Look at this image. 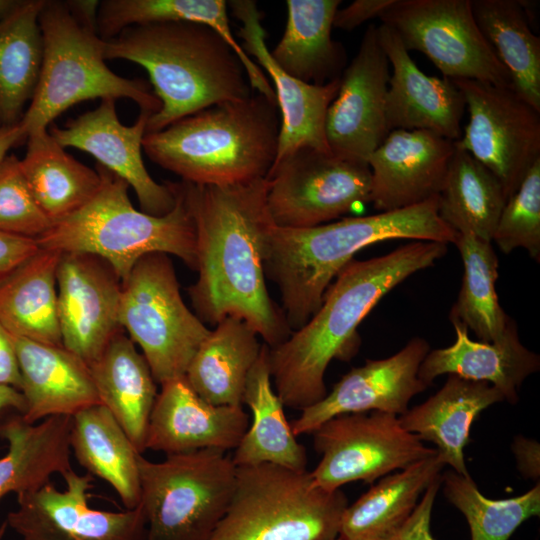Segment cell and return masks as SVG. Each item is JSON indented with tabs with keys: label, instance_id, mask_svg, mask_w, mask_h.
<instances>
[{
	"label": "cell",
	"instance_id": "cell-34",
	"mask_svg": "<svg viewBox=\"0 0 540 540\" xmlns=\"http://www.w3.org/2000/svg\"><path fill=\"white\" fill-rule=\"evenodd\" d=\"M262 344L245 321L226 317L201 343L184 377L205 401L213 405L242 406L245 382Z\"/></svg>",
	"mask_w": 540,
	"mask_h": 540
},
{
	"label": "cell",
	"instance_id": "cell-52",
	"mask_svg": "<svg viewBox=\"0 0 540 540\" xmlns=\"http://www.w3.org/2000/svg\"><path fill=\"white\" fill-rule=\"evenodd\" d=\"M19 3L20 0H0V19L13 11Z\"/></svg>",
	"mask_w": 540,
	"mask_h": 540
},
{
	"label": "cell",
	"instance_id": "cell-32",
	"mask_svg": "<svg viewBox=\"0 0 540 540\" xmlns=\"http://www.w3.org/2000/svg\"><path fill=\"white\" fill-rule=\"evenodd\" d=\"M60 256L40 248L0 281V323L10 334L63 346L57 305Z\"/></svg>",
	"mask_w": 540,
	"mask_h": 540
},
{
	"label": "cell",
	"instance_id": "cell-36",
	"mask_svg": "<svg viewBox=\"0 0 540 540\" xmlns=\"http://www.w3.org/2000/svg\"><path fill=\"white\" fill-rule=\"evenodd\" d=\"M26 142L21 169L36 203L51 223L73 214L97 193L99 173L67 153L48 130L29 135Z\"/></svg>",
	"mask_w": 540,
	"mask_h": 540
},
{
	"label": "cell",
	"instance_id": "cell-23",
	"mask_svg": "<svg viewBox=\"0 0 540 540\" xmlns=\"http://www.w3.org/2000/svg\"><path fill=\"white\" fill-rule=\"evenodd\" d=\"M249 423L242 406L213 405L182 377L161 385L150 415L145 448L166 455L208 448L227 452L238 446Z\"/></svg>",
	"mask_w": 540,
	"mask_h": 540
},
{
	"label": "cell",
	"instance_id": "cell-44",
	"mask_svg": "<svg viewBox=\"0 0 540 540\" xmlns=\"http://www.w3.org/2000/svg\"><path fill=\"white\" fill-rule=\"evenodd\" d=\"M441 483V476H439L425 490L403 528L391 540H434L430 531V520L434 500Z\"/></svg>",
	"mask_w": 540,
	"mask_h": 540
},
{
	"label": "cell",
	"instance_id": "cell-41",
	"mask_svg": "<svg viewBox=\"0 0 540 540\" xmlns=\"http://www.w3.org/2000/svg\"><path fill=\"white\" fill-rule=\"evenodd\" d=\"M441 480L446 498L465 516L471 540H508L524 521L540 514L539 482L522 495L493 500L479 491L470 475L450 470Z\"/></svg>",
	"mask_w": 540,
	"mask_h": 540
},
{
	"label": "cell",
	"instance_id": "cell-31",
	"mask_svg": "<svg viewBox=\"0 0 540 540\" xmlns=\"http://www.w3.org/2000/svg\"><path fill=\"white\" fill-rule=\"evenodd\" d=\"M444 466L435 454L383 477L352 505H347L338 537L341 540H391L413 513L419 497L441 476Z\"/></svg>",
	"mask_w": 540,
	"mask_h": 540
},
{
	"label": "cell",
	"instance_id": "cell-43",
	"mask_svg": "<svg viewBox=\"0 0 540 540\" xmlns=\"http://www.w3.org/2000/svg\"><path fill=\"white\" fill-rule=\"evenodd\" d=\"M50 225L27 185L20 159L7 155L0 163V232L37 239Z\"/></svg>",
	"mask_w": 540,
	"mask_h": 540
},
{
	"label": "cell",
	"instance_id": "cell-2",
	"mask_svg": "<svg viewBox=\"0 0 540 540\" xmlns=\"http://www.w3.org/2000/svg\"><path fill=\"white\" fill-rule=\"evenodd\" d=\"M447 245L414 241L386 255L350 261L307 323L269 348L271 378L284 407L302 411L321 401L328 393L324 375L330 362L349 361L358 352L362 320L393 288L445 256Z\"/></svg>",
	"mask_w": 540,
	"mask_h": 540
},
{
	"label": "cell",
	"instance_id": "cell-22",
	"mask_svg": "<svg viewBox=\"0 0 540 540\" xmlns=\"http://www.w3.org/2000/svg\"><path fill=\"white\" fill-rule=\"evenodd\" d=\"M378 28L381 46L392 66L386 97V121L392 130H424L450 141L462 136L466 108L460 90L448 78L426 75L387 25Z\"/></svg>",
	"mask_w": 540,
	"mask_h": 540
},
{
	"label": "cell",
	"instance_id": "cell-50",
	"mask_svg": "<svg viewBox=\"0 0 540 540\" xmlns=\"http://www.w3.org/2000/svg\"><path fill=\"white\" fill-rule=\"evenodd\" d=\"M27 140L21 123L0 126V163L8 155L11 148Z\"/></svg>",
	"mask_w": 540,
	"mask_h": 540
},
{
	"label": "cell",
	"instance_id": "cell-6",
	"mask_svg": "<svg viewBox=\"0 0 540 540\" xmlns=\"http://www.w3.org/2000/svg\"><path fill=\"white\" fill-rule=\"evenodd\" d=\"M97 193L73 214L51 223L36 240L39 248L60 253H88L106 260L121 280L146 254L161 252L180 258L196 270V230L180 182H170L176 196L173 209L154 216L137 210L129 185L100 164Z\"/></svg>",
	"mask_w": 540,
	"mask_h": 540
},
{
	"label": "cell",
	"instance_id": "cell-14",
	"mask_svg": "<svg viewBox=\"0 0 540 540\" xmlns=\"http://www.w3.org/2000/svg\"><path fill=\"white\" fill-rule=\"evenodd\" d=\"M469 113L455 145L472 155L500 181L508 199L540 159V111L513 88L471 79H450Z\"/></svg>",
	"mask_w": 540,
	"mask_h": 540
},
{
	"label": "cell",
	"instance_id": "cell-21",
	"mask_svg": "<svg viewBox=\"0 0 540 540\" xmlns=\"http://www.w3.org/2000/svg\"><path fill=\"white\" fill-rule=\"evenodd\" d=\"M454 150L453 141L429 131H390L367 160L370 203L385 212L438 196Z\"/></svg>",
	"mask_w": 540,
	"mask_h": 540
},
{
	"label": "cell",
	"instance_id": "cell-1",
	"mask_svg": "<svg viewBox=\"0 0 540 540\" xmlns=\"http://www.w3.org/2000/svg\"><path fill=\"white\" fill-rule=\"evenodd\" d=\"M196 230L197 281L188 288L202 322L237 317L273 348L292 333L266 286L264 261L275 224L267 206V180L233 185L181 181Z\"/></svg>",
	"mask_w": 540,
	"mask_h": 540
},
{
	"label": "cell",
	"instance_id": "cell-17",
	"mask_svg": "<svg viewBox=\"0 0 540 540\" xmlns=\"http://www.w3.org/2000/svg\"><path fill=\"white\" fill-rule=\"evenodd\" d=\"M122 280L103 258L61 253L57 305L62 345L88 367L122 330L119 306Z\"/></svg>",
	"mask_w": 540,
	"mask_h": 540
},
{
	"label": "cell",
	"instance_id": "cell-20",
	"mask_svg": "<svg viewBox=\"0 0 540 540\" xmlns=\"http://www.w3.org/2000/svg\"><path fill=\"white\" fill-rule=\"evenodd\" d=\"M228 6L242 23L238 35L242 48L270 76L280 112V133L274 164L302 147L331 153L325 133L328 108L335 99L340 78L324 85L303 82L280 68L270 55L261 24L262 14L252 0L230 1Z\"/></svg>",
	"mask_w": 540,
	"mask_h": 540
},
{
	"label": "cell",
	"instance_id": "cell-27",
	"mask_svg": "<svg viewBox=\"0 0 540 540\" xmlns=\"http://www.w3.org/2000/svg\"><path fill=\"white\" fill-rule=\"evenodd\" d=\"M101 404L143 453L150 415L158 395L149 364L122 329L89 366Z\"/></svg>",
	"mask_w": 540,
	"mask_h": 540
},
{
	"label": "cell",
	"instance_id": "cell-28",
	"mask_svg": "<svg viewBox=\"0 0 540 540\" xmlns=\"http://www.w3.org/2000/svg\"><path fill=\"white\" fill-rule=\"evenodd\" d=\"M71 425L72 416H52L30 424L20 413L0 423V438L7 442V452L0 457V500L10 493L38 489L52 475L72 469Z\"/></svg>",
	"mask_w": 540,
	"mask_h": 540
},
{
	"label": "cell",
	"instance_id": "cell-13",
	"mask_svg": "<svg viewBox=\"0 0 540 540\" xmlns=\"http://www.w3.org/2000/svg\"><path fill=\"white\" fill-rule=\"evenodd\" d=\"M312 435L322 457L310 474L330 491L354 481L372 483L437 454L435 448L425 447L417 435L406 431L398 416L379 411L336 415Z\"/></svg>",
	"mask_w": 540,
	"mask_h": 540
},
{
	"label": "cell",
	"instance_id": "cell-49",
	"mask_svg": "<svg viewBox=\"0 0 540 540\" xmlns=\"http://www.w3.org/2000/svg\"><path fill=\"white\" fill-rule=\"evenodd\" d=\"M65 2L79 22L97 31V11L100 1L70 0Z\"/></svg>",
	"mask_w": 540,
	"mask_h": 540
},
{
	"label": "cell",
	"instance_id": "cell-39",
	"mask_svg": "<svg viewBox=\"0 0 540 540\" xmlns=\"http://www.w3.org/2000/svg\"><path fill=\"white\" fill-rule=\"evenodd\" d=\"M487 42L511 76L514 91L540 111V38L519 0H470Z\"/></svg>",
	"mask_w": 540,
	"mask_h": 540
},
{
	"label": "cell",
	"instance_id": "cell-37",
	"mask_svg": "<svg viewBox=\"0 0 540 540\" xmlns=\"http://www.w3.org/2000/svg\"><path fill=\"white\" fill-rule=\"evenodd\" d=\"M46 0H20L0 19V122L21 121L41 71L43 38L39 14Z\"/></svg>",
	"mask_w": 540,
	"mask_h": 540
},
{
	"label": "cell",
	"instance_id": "cell-11",
	"mask_svg": "<svg viewBox=\"0 0 540 540\" xmlns=\"http://www.w3.org/2000/svg\"><path fill=\"white\" fill-rule=\"evenodd\" d=\"M404 47L425 54L448 79L513 88L475 21L470 0H394L380 15Z\"/></svg>",
	"mask_w": 540,
	"mask_h": 540
},
{
	"label": "cell",
	"instance_id": "cell-7",
	"mask_svg": "<svg viewBox=\"0 0 540 540\" xmlns=\"http://www.w3.org/2000/svg\"><path fill=\"white\" fill-rule=\"evenodd\" d=\"M39 25L42 66L20 121L27 137L48 130L73 105L96 98H128L140 111H159L161 103L144 81L121 77L108 68L97 31L79 22L65 1L46 0Z\"/></svg>",
	"mask_w": 540,
	"mask_h": 540
},
{
	"label": "cell",
	"instance_id": "cell-5",
	"mask_svg": "<svg viewBox=\"0 0 540 540\" xmlns=\"http://www.w3.org/2000/svg\"><path fill=\"white\" fill-rule=\"evenodd\" d=\"M277 102L255 92L146 133L142 146L157 165L198 185H233L266 178L280 133Z\"/></svg>",
	"mask_w": 540,
	"mask_h": 540
},
{
	"label": "cell",
	"instance_id": "cell-46",
	"mask_svg": "<svg viewBox=\"0 0 540 540\" xmlns=\"http://www.w3.org/2000/svg\"><path fill=\"white\" fill-rule=\"evenodd\" d=\"M394 0H356L348 6L338 9L334 16L333 27L350 31L359 25L380 15Z\"/></svg>",
	"mask_w": 540,
	"mask_h": 540
},
{
	"label": "cell",
	"instance_id": "cell-42",
	"mask_svg": "<svg viewBox=\"0 0 540 540\" xmlns=\"http://www.w3.org/2000/svg\"><path fill=\"white\" fill-rule=\"evenodd\" d=\"M492 241L505 254L523 248L534 260H540V159L507 199Z\"/></svg>",
	"mask_w": 540,
	"mask_h": 540
},
{
	"label": "cell",
	"instance_id": "cell-12",
	"mask_svg": "<svg viewBox=\"0 0 540 540\" xmlns=\"http://www.w3.org/2000/svg\"><path fill=\"white\" fill-rule=\"evenodd\" d=\"M267 206L281 228H310L330 223L370 203L368 164L302 147L271 167L266 176Z\"/></svg>",
	"mask_w": 540,
	"mask_h": 540
},
{
	"label": "cell",
	"instance_id": "cell-54",
	"mask_svg": "<svg viewBox=\"0 0 540 540\" xmlns=\"http://www.w3.org/2000/svg\"><path fill=\"white\" fill-rule=\"evenodd\" d=\"M333 540H341V539H340L339 537H337V538H335V539H333Z\"/></svg>",
	"mask_w": 540,
	"mask_h": 540
},
{
	"label": "cell",
	"instance_id": "cell-26",
	"mask_svg": "<svg viewBox=\"0 0 540 540\" xmlns=\"http://www.w3.org/2000/svg\"><path fill=\"white\" fill-rule=\"evenodd\" d=\"M503 400L500 391L487 382L449 375L437 393L408 409L399 421L406 431L433 443L444 465L469 476L464 448L471 426L484 409Z\"/></svg>",
	"mask_w": 540,
	"mask_h": 540
},
{
	"label": "cell",
	"instance_id": "cell-33",
	"mask_svg": "<svg viewBox=\"0 0 540 540\" xmlns=\"http://www.w3.org/2000/svg\"><path fill=\"white\" fill-rule=\"evenodd\" d=\"M166 21L192 22L213 29L240 59L252 90L276 100L262 68L235 39L224 0H103L97 11V33L101 39L109 40L126 27Z\"/></svg>",
	"mask_w": 540,
	"mask_h": 540
},
{
	"label": "cell",
	"instance_id": "cell-25",
	"mask_svg": "<svg viewBox=\"0 0 540 540\" xmlns=\"http://www.w3.org/2000/svg\"><path fill=\"white\" fill-rule=\"evenodd\" d=\"M450 321L455 342L427 353L419 368L420 380L429 386L436 377L448 374L483 381L498 389L504 400L516 403L523 381L540 369L539 356L521 343L516 322L511 318L502 337L487 343L471 340L464 324Z\"/></svg>",
	"mask_w": 540,
	"mask_h": 540
},
{
	"label": "cell",
	"instance_id": "cell-30",
	"mask_svg": "<svg viewBox=\"0 0 540 540\" xmlns=\"http://www.w3.org/2000/svg\"><path fill=\"white\" fill-rule=\"evenodd\" d=\"M269 347L263 343L258 359L250 370L242 404L251 410L253 420L234 449L236 466L270 463L295 471H305V447L294 435L284 414V405L271 385Z\"/></svg>",
	"mask_w": 540,
	"mask_h": 540
},
{
	"label": "cell",
	"instance_id": "cell-24",
	"mask_svg": "<svg viewBox=\"0 0 540 540\" xmlns=\"http://www.w3.org/2000/svg\"><path fill=\"white\" fill-rule=\"evenodd\" d=\"M19 365L20 388L30 424L52 416H73L101 404L89 367L63 346L10 334Z\"/></svg>",
	"mask_w": 540,
	"mask_h": 540
},
{
	"label": "cell",
	"instance_id": "cell-45",
	"mask_svg": "<svg viewBox=\"0 0 540 540\" xmlns=\"http://www.w3.org/2000/svg\"><path fill=\"white\" fill-rule=\"evenodd\" d=\"M39 249L35 239L0 232V281Z\"/></svg>",
	"mask_w": 540,
	"mask_h": 540
},
{
	"label": "cell",
	"instance_id": "cell-9",
	"mask_svg": "<svg viewBox=\"0 0 540 540\" xmlns=\"http://www.w3.org/2000/svg\"><path fill=\"white\" fill-rule=\"evenodd\" d=\"M220 449L166 455L160 462L139 456L140 505L145 540H208L232 497L236 465Z\"/></svg>",
	"mask_w": 540,
	"mask_h": 540
},
{
	"label": "cell",
	"instance_id": "cell-38",
	"mask_svg": "<svg viewBox=\"0 0 540 540\" xmlns=\"http://www.w3.org/2000/svg\"><path fill=\"white\" fill-rule=\"evenodd\" d=\"M506 201L497 177L467 151L455 145L443 187L438 194L441 219L456 233L470 232L492 242Z\"/></svg>",
	"mask_w": 540,
	"mask_h": 540
},
{
	"label": "cell",
	"instance_id": "cell-51",
	"mask_svg": "<svg viewBox=\"0 0 540 540\" xmlns=\"http://www.w3.org/2000/svg\"><path fill=\"white\" fill-rule=\"evenodd\" d=\"M10 408L22 414L25 409L23 395L13 387L0 386V412Z\"/></svg>",
	"mask_w": 540,
	"mask_h": 540
},
{
	"label": "cell",
	"instance_id": "cell-55",
	"mask_svg": "<svg viewBox=\"0 0 540 540\" xmlns=\"http://www.w3.org/2000/svg\"><path fill=\"white\" fill-rule=\"evenodd\" d=\"M0 126H1V122H0Z\"/></svg>",
	"mask_w": 540,
	"mask_h": 540
},
{
	"label": "cell",
	"instance_id": "cell-18",
	"mask_svg": "<svg viewBox=\"0 0 540 540\" xmlns=\"http://www.w3.org/2000/svg\"><path fill=\"white\" fill-rule=\"evenodd\" d=\"M150 115L140 111L135 123L126 126L118 118L116 100L106 98L64 127L51 124L48 131L63 148L91 154L98 164L126 181L135 191L141 211L163 216L175 206L176 196L170 182L157 183L144 165L142 142Z\"/></svg>",
	"mask_w": 540,
	"mask_h": 540
},
{
	"label": "cell",
	"instance_id": "cell-8",
	"mask_svg": "<svg viewBox=\"0 0 540 540\" xmlns=\"http://www.w3.org/2000/svg\"><path fill=\"white\" fill-rule=\"evenodd\" d=\"M348 505L310 472L270 463L236 466L227 510L208 540H333Z\"/></svg>",
	"mask_w": 540,
	"mask_h": 540
},
{
	"label": "cell",
	"instance_id": "cell-29",
	"mask_svg": "<svg viewBox=\"0 0 540 540\" xmlns=\"http://www.w3.org/2000/svg\"><path fill=\"white\" fill-rule=\"evenodd\" d=\"M340 0H287V21L280 41L270 52L289 75L309 84L339 79L346 54L331 31Z\"/></svg>",
	"mask_w": 540,
	"mask_h": 540
},
{
	"label": "cell",
	"instance_id": "cell-10",
	"mask_svg": "<svg viewBox=\"0 0 540 540\" xmlns=\"http://www.w3.org/2000/svg\"><path fill=\"white\" fill-rule=\"evenodd\" d=\"M119 323L160 385L185 376L211 331L184 303L173 263L161 252L141 257L122 280Z\"/></svg>",
	"mask_w": 540,
	"mask_h": 540
},
{
	"label": "cell",
	"instance_id": "cell-47",
	"mask_svg": "<svg viewBox=\"0 0 540 540\" xmlns=\"http://www.w3.org/2000/svg\"><path fill=\"white\" fill-rule=\"evenodd\" d=\"M0 386L20 388V371L10 333L0 323Z\"/></svg>",
	"mask_w": 540,
	"mask_h": 540
},
{
	"label": "cell",
	"instance_id": "cell-48",
	"mask_svg": "<svg viewBox=\"0 0 540 540\" xmlns=\"http://www.w3.org/2000/svg\"><path fill=\"white\" fill-rule=\"evenodd\" d=\"M512 450L517 460L519 471L527 478L536 480L540 474L539 444L523 436L515 438Z\"/></svg>",
	"mask_w": 540,
	"mask_h": 540
},
{
	"label": "cell",
	"instance_id": "cell-19",
	"mask_svg": "<svg viewBox=\"0 0 540 540\" xmlns=\"http://www.w3.org/2000/svg\"><path fill=\"white\" fill-rule=\"evenodd\" d=\"M429 351L428 342L415 337L388 358L369 359L352 368L321 401L290 423L294 435L312 434L326 420L344 413L404 414L410 400L428 387L418 372Z\"/></svg>",
	"mask_w": 540,
	"mask_h": 540
},
{
	"label": "cell",
	"instance_id": "cell-4",
	"mask_svg": "<svg viewBox=\"0 0 540 540\" xmlns=\"http://www.w3.org/2000/svg\"><path fill=\"white\" fill-rule=\"evenodd\" d=\"M102 54L105 60H128L147 71L161 108L149 116L146 133L212 105L251 95L240 59L206 25L186 21L132 25L112 39H102Z\"/></svg>",
	"mask_w": 540,
	"mask_h": 540
},
{
	"label": "cell",
	"instance_id": "cell-15",
	"mask_svg": "<svg viewBox=\"0 0 540 540\" xmlns=\"http://www.w3.org/2000/svg\"><path fill=\"white\" fill-rule=\"evenodd\" d=\"M66 488L51 482L17 495V507L7 515L8 527L21 540H145L146 517L139 504L114 512L91 508L93 476L73 468L62 475Z\"/></svg>",
	"mask_w": 540,
	"mask_h": 540
},
{
	"label": "cell",
	"instance_id": "cell-16",
	"mask_svg": "<svg viewBox=\"0 0 540 540\" xmlns=\"http://www.w3.org/2000/svg\"><path fill=\"white\" fill-rule=\"evenodd\" d=\"M389 77L378 28L370 24L357 54L342 72L337 95L327 111L325 133L334 156L367 164L386 138Z\"/></svg>",
	"mask_w": 540,
	"mask_h": 540
},
{
	"label": "cell",
	"instance_id": "cell-53",
	"mask_svg": "<svg viewBox=\"0 0 540 540\" xmlns=\"http://www.w3.org/2000/svg\"><path fill=\"white\" fill-rule=\"evenodd\" d=\"M7 528H8V525H7V522L6 520L4 522L1 523L0 525V540H3L4 536H5V533L7 531Z\"/></svg>",
	"mask_w": 540,
	"mask_h": 540
},
{
	"label": "cell",
	"instance_id": "cell-35",
	"mask_svg": "<svg viewBox=\"0 0 540 540\" xmlns=\"http://www.w3.org/2000/svg\"><path fill=\"white\" fill-rule=\"evenodd\" d=\"M70 448L88 474L106 481L117 492L126 509L139 505L141 453L103 404L72 416Z\"/></svg>",
	"mask_w": 540,
	"mask_h": 540
},
{
	"label": "cell",
	"instance_id": "cell-40",
	"mask_svg": "<svg viewBox=\"0 0 540 540\" xmlns=\"http://www.w3.org/2000/svg\"><path fill=\"white\" fill-rule=\"evenodd\" d=\"M488 242L470 232H459L454 245L463 261L462 286L449 319L470 328L482 342H494L505 332L511 317L499 304L495 284L498 257Z\"/></svg>",
	"mask_w": 540,
	"mask_h": 540
},
{
	"label": "cell",
	"instance_id": "cell-3",
	"mask_svg": "<svg viewBox=\"0 0 540 540\" xmlns=\"http://www.w3.org/2000/svg\"><path fill=\"white\" fill-rule=\"evenodd\" d=\"M456 235L439 216L438 196L410 207L310 228L275 225L267 243L265 275L278 286L282 311L295 331L317 311L333 279L361 249L393 239L449 244Z\"/></svg>",
	"mask_w": 540,
	"mask_h": 540
}]
</instances>
